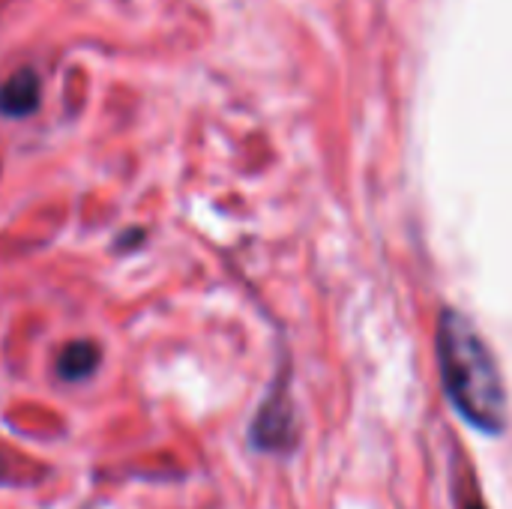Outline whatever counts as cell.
I'll return each mask as SVG.
<instances>
[{
    "label": "cell",
    "mask_w": 512,
    "mask_h": 509,
    "mask_svg": "<svg viewBox=\"0 0 512 509\" xmlns=\"http://www.w3.org/2000/svg\"><path fill=\"white\" fill-rule=\"evenodd\" d=\"M438 360L444 390L456 411L480 432H504L507 390L498 363L474 324L459 312H444L438 321Z\"/></svg>",
    "instance_id": "6da1fadb"
},
{
    "label": "cell",
    "mask_w": 512,
    "mask_h": 509,
    "mask_svg": "<svg viewBox=\"0 0 512 509\" xmlns=\"http://www.w3.org/2000/svg\"><path fill=\"white\" fill-rule=\"evenodd\" d=\"M42 84L33 69H18L0 84V114L3 117H30L39 108Z\"/></svg>",
    "instance_id": "7a4b0ae2"
},
{
    "label": "cell",
    "mask_w": 512,
    "mask_h": 509,
    "mask_svg": "<svg viewBox=\"0 0 512 509\" xmlns=\"http://www.w3.org/2000/svg\"><path fill=\"white\" fill-rule=\"evenodd\" d=\"M99 357H102V351L96 342H90V339L69 342L57 357V375L63 381H72V384L87 381L99 369Z\"/></svg>",
    "instance_id": "3957f363"
},
{
    "label": "cell",
    "mask_w": 512,
    "mask_h": 509,
    "mask_svg": "<svg viewBox=\"0 0 512 509\" xmlns=\"http://www.w3.org/2000/svg\"><path fill=\"white\" fill-rule=\"evenodd\" d=\"M0 480H3V465H0Z\"/></svg>",
    "instance_id": "277c9868"
},
{
    "label": "cell",
    "mask_w": 512,
    "mask_h": 509,
    "mask_svg": "<svg viewBox=\"0 0 512 509\" xmlns=\"http://www.w3.org/2000/svg\"><path fill=\"white\" fill-rule=\"evenodd\" d=\"M474 509H483V507H474Z\"/></svg>",
    "instance_id": "5b68a950"
}]
</instances>
